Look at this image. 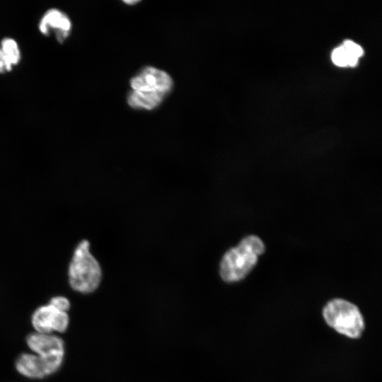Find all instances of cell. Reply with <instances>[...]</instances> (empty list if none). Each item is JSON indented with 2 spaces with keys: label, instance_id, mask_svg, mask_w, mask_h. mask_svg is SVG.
<instances>
[{
  "label": "cell",
  "instance_id": "obj_9",
  "mask_svg": "<svg viewBox=\"0 0 382 382\" xmlns=\"http://www.w3.org/2000/svg\"><path fill=\"white\" fill-rule=\"evenodd\" d=\"M363 48L352 40H347L334 49L331 54L332 62L338 66H354L363 55Z\"/></svg>",
  "mask_w": 382,
  "mask_h": 382
},
{
  "label": "cell",
  "instance_id": "obj_5",
  "mask_svg": "<svg viewBox=\"0 0 382 382\" xmlns=\"http://www.w3.org/2000/svg\"><path fill=\"white\" fill-rule=\"evenodd\" d=\"M25 341L31 352L42 361L47 376L59 369L65 352L64 341L59 336L33 332L28 334Z\"/></svg>",
  "mask_w": 382,
  "mask_h": 382
},
{
  "label": "cell",
  "instance_id": "obj_7",
  "mask_svg": "<svg viewBox=\"0 0 382 382\" xmlns=\"http://www.w3.org/2000/svg\"><path fill=\"white\" fill-rule=\"evenodd\" d=\"M38 29L44 36L54 34L59 43H63L71 33V22L63 11L52 8L47 10L42 16Z\"/></svg>",
  "mask_w": 382,
  "mask_h": 382
},
{
  "label": "cell",
  "instance_id": "obj_12",
  "mask_svg": "<svg viewBox=\"0 0 382 382\" xmlns=\"http://www.w3.org/2000/svg\"><path fill=\"white\" fill-rule=\"evenodd\" d=\"M13 67L8 62L0 48V74L8 73L11 71Z\"/></svg>",
  "mask_w": 382,
  "mask_h": 382
},
{
  "label": "cell",
  "instance_id": "obj_1",
  "mask_svg": "<svg viewBox=\"0 0 382 382\" xmlns=\"http://www.w3.org/2000/svg\"><path fill=\"white\" fill-rule=\"evenodd\" d=\"M127 102L137 109L152 110L156 108L171 90L173 81L164 71L154 67L144 68L131 79Z\"/></svg>",
  "mask_w": 382,
  "mask_h": 382
},
{
  "label": "cell",
  "instance_id": "obj_4",
  "mask_svg": "<svg viewBox=\"0 0 382 382\" xmlns=\"http://www.w3.org/2000/svg\"><path fill=\"white\" fill-rule=\"evenodd\" d=\"M323 315L327 324L337 332L350 338L361 335L364 321L354 303L342 299H332L324 306Z\"/></svg>",
  "mask_w": 382,
  "mask_h": 382
},
{
  "label": "cell",
  "instance_id": "obj_3",
  "mask_svg": "<svg viewBox=\"0 0 382 382\" xmlns=\"http://www.w3.org/2000/svg\"><path fill=\"white\" fill-rule=\"evenodd\" d=\"M71 287L81 293L96 290L101 280L99 263L89 252V243L83 240L76 248L68 270Z\"/></svg>",
  "mask_w": 382,
  "mask_h": 382
},
{
  "label": "cell",
  "instance_id": "obj_10",
  "mask_svg": "<svg viewBox=\"0 0 382 382\" xmlns=\"http://www.w3.org/2000/svg\"><path fill=\"white\" fill-rule=\"evenodd\" d=\"M0 48L8 62L13 68L21 60V52L17 41L11 37H5L0 42Z\"/></svg>",
  "mask_w": 382,
  "mask_h": 382
},
{
  "label": "cell",
  "instance_id": "obj_2",
  "mask_svg": "<svg viewBox=\"0 0 382 382\" xmlns=\"http://www.w3.org/2000/svg\"><path fill=\"white\" fill-rule=\"evenodd\" d=\"M265 251L261 238L255 235L244 237L223 255L219 265L221 279L228 283L243 279L254 268L258 257Z\"/></svg>",
  "mask_w": 382,
  "mask_h": 382
},
{
  "label": "cell",
  "instance_id": "obj_11",
  "mask_svg": "<svg viewBox=\"0 0 382 382\" xmlns=\"http://www.w3.org/2000/svg\"><path fill=\"white\" fill-rule=\"evenodd\" d=\"M49 303L60 311L66 312L70 308L69 299L62 296H56L50 299Z\"/></svg>",
  "mask_w": 382,
  "mask_h": 382
},
{
  "label": "cell",
  "instance_id": "obj_6",
  "mask_svg": "<svg viewBox=\"0 0 382 382\" xmlns=\"http://www.w3.org/2000/svg\"><path fill=\"white\" fill-rule=\"evenodd\" d=\"M30 321L35 332L62 333L68 328L69 318L66 312L60 311L48 303L33 311Z\"/></svg>",
  "mask_w": 382,
  "mask_h": 382
},
{
  "label": "cell",
  "instance_id": "obj_8",
  "mask_svg": "<svg viewBox=\"0 0 382 382\" xmlns=\"http://www.w3.org/2000/svg\"><path fill=\"white\" fill-rule=\"evenodd\" d=\"M16 371L31 379H41L47 376L41 359L33 352L20 354L15 362Z\"/></svg>",
  "mask_w": 382,
  "mask_h": 382
},
{
  "label": "cell",
  "instance_id": "obj_13",
  "mask_svg": "<svg viewBox=\"0 0 382 382\" xmlns=\"http://www.w3.org/2000/svg\"><path fill=\"white\" fill-rule=\"evenodd\" d=\"M137 2L138 1H125V3L129 4H136Z\"/></svg>",
  "mask_w": 382,
  "mask_h": 382
}]
</instances>
